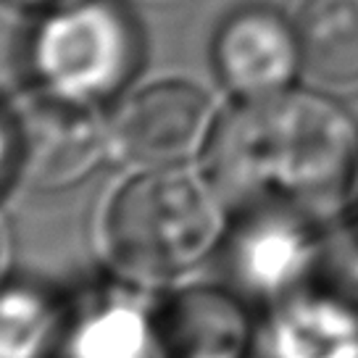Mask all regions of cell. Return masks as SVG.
I'll use <instances>...</instances> for the list:
<instances>
[{"instance_id": "obj_1", "label": "cell", "mask_w": 358, "mask_h": 358, "mask_svg": "<svg viewBox=\"0 0 358 358\" xmlns=\"http://www.w3.org/2000/svg\"><path fill=\"white\" fill-rule=\"evenodd\" d=\"M201 174L232 211L340 222L358 201V122L322 90L290 87L219 111Z\"/></svg>"}, {"instance_id": "obj_2", "label": "cell", "mask_w": 358, "mask_h": 358, "mask_svg": "<svg viewBox=\"0 0 358 358\" xmlns=\"http://www.w3.org/2000/svg\"><path fill=\"white\" fill-rule=\"evenodd\" d=\"M229 208L195 166L129 169L98 213L106 268L164 290L216 258Z\"/></svg>"}, {"instance_id": "obj_3", "label": "cell", "mask_w": 358, "mask_h": 358, "mask_svg": "<svg viewBox=\"0 0 358 358\" xmlns=\"http://www.w3.org/2000/svg\"><path fill=\"white\" fill-rule=\"evenodd\" d=\"M134 53L129 19L111 0H77L45 13L29 48L37 87L90 106L122 95Z\"/></svg>"}, {"instance_id": "obj_4", "label": "cell", "mask_w": 358, "mask_h": 358, "mask_svg": "<svg viewBox=\"0 0 358 358\" xmlns=\"http://www.w3.org/2000/svg\"><path fill=\"white\" fill-rule=\"evenodd\" d=\"M219 111L195 79L158 77L127 90L106 111L111 161L127 169L198 166Z\"/></svg>"}, {"instance_id": "obj_5", "label": "cell", "mask_w": 358, "mask_h": 358, "mask_svg": "<svg viewBox=\"0 0 358 358\" xmlns=\"http://www.w3.org/2000/svg\"><path fill=\"white\" fill-rule=\"evenodd\" d=\"M324 227L280 208L232 211L216 253L222 282L253 308H274L303 287Z\"/></svg>"}, {"instance_id": "obj_6", "label": "cell", "mask_w": 358, "mask_h": 358, "mask_svg": "<svg viewBox=\"0 0 358 358\" xmlns=\"http://www.w3.org/2000/svg\"><path fill=\"white\" fill-rule=\"evenodd\" d=\"M24 150V179L43 190H66L111 161L106 113L34 87L13 106Z\"/></svg>"}, {"instance_id": "obj_7", "label": "cell", "mask_w": 358, "mask_h": 358, "mask_svg": "<svg viewBox=\"0 0 358 358\" xmlns=\"http://www.w3.org/2000/svg\"><path fill=\"white\" fill-rule=\"evenodd\" d=\"M211 69L232 101L295 87L303 74L295 16L258 0L232 8L213 32Z\"/></svg>"}, {"instance_id": "obj_8", "label": "cell", "mask_w": 358, "mask_h": 358, "mask_svg": "<svg viewBox=\"0 0 358 358\" xmlns=\"http://www.w3.org/2000/svg\"><path fill=\"white\" fill-rule=\"evenodd\" d=\"M156 292L108 271V277L66 295L56 358H164Z\"/></svg>"}, {"instance_id": "obj_9", "label": "cell", "mask_w": 358, "mask_h": 358, "mask_svg": "<svg viewBox=\"0 0 358 358\" xmlns=\"http://www.w3.org/2000/svg\"><path fill=\"white\" fill-rule=\"evenodd\" d=\"M164 358H253V306L224 282H177L156 292Z\"/></svg>"}, {"instance_id": "obj_10", "label": "cell", "mask_w": 358, "mask_h": 358, "mask_svg": "<svg viewBox=\"0 0 358 358\" xmlns=\"http://www.w3.org/2000/svg\"><path fill=\"white\" fill-rule=\"evenodd\" d=\"M271 358H358V319L308 292L268 308Z\"/></svg>"}, {"instance_id": "obj_11", "label": "cell", "mask_w": 358, "mask_h": 358, "mask_svg": "<svg viewBox=\"0 0 358 358\" xmlns=\"http://www.w3.org/2000/svg\"><path fill=\"white\" fill-rule=\"evenodd\" d=\"M295 24L303 74L327 87L358 85V0H306Z\"/></svg>"}, {"instance_id": "obj_12", "label": "cell", "mask_w": 358, "mask_h": 358, "mask_svg": "<svg viewBox=\"0 0 358 358\" xmlns=\"http://www.w3.org/2000/svg\"><path fill=\"white\" fill-rule=\"evenodd\" d=\"M66 295L27 277L0 280V358H56Z\"/></svg>"}, {"instance_id": "obj_13", "label": "cell", "mask_w": 358, "mask_h": 358, "mask_svg": "<svg viewBox=\"0 0 358 358\" xmlns=\"http://www.w3.org/2000/svg\"><path fill=\"white\" fill-rule=\"evenodd\" d=\"M298 292H308L358 319V222L324 227L311 271Z\"/></svg>"}, {"instance_id": "obj_14", "label": "cell", "mask_w": 358, "mask_h": 358, "mask_svg": "<svg viewBox=\"0 0 358 358\" xmlns=\"http://www.w3.org/2000/svg\"><path fill=\"white\" fill-rule=\"evenodd\" d=\"M19 179H24L22 132L13 106H0V201L11 192Z\"/></svg>"}, {"instance_id": "obj_15", "label": "cell", "mask_w": 358, "mask_h": 358, "mask_svg": "<svg viewBox=\"0 0 358 358\" xmlns=\"http://www.w3.org/2000/svg\"><path fill=\"white\" fill-rule=\"evenodd\" d=\"M71 3H77V0H0V6H6L11 11L34 13V16H45V13L64 8V6H71Z\"/></svg>"}, {"instance_id": "obj_16", "label": "cell", "mask_w": 358, "mask_h": 358, "mask_svg": "<svg viewBox=\"0 0 358 358\" xmlns=\"http://www.w3.org/2000/svg\"><path fill=\"white\" fill-rule=\"evenodd\" d=\"M356 208H358V201H356Z\"/></svg>"}]
</instances>
